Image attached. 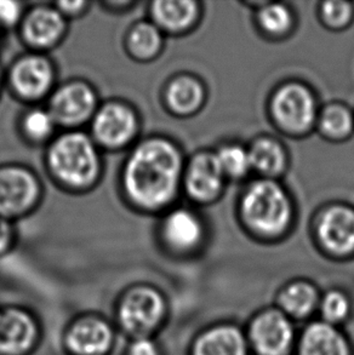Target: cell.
<instances>
[{
  "instance_id": "6da1fadb",
  "label": "cell",
  "mask_w": 354,
  "mask_h": 355,
  "mask_svg": "<svg viewBox=\"0 0 354 355\" xmlns=\"http://www.w3.org/2000/svg\"><path fill=\"white\" fill-rule=\"evenodd\" d=\"M180 173V158L173 146L152 141L140 147L130 160L125 183L130 196L147 207L173 197Z\"/></svg>"
},
{
  "instance_id": "7a4b0ae2",
  "label": "cell",
  "mask_w": 354,
  "mask_h": 355,
  "mask_svg": "<svg viewBox=\"0 0 354 355\" xmlns=\"http://www.w3.org/2000/svg\"><path fill=\"white\" fill-rule=\"evenodd\" d=\"M246 220L264 233L282 232L290 217L287 196L272 182L256 183L243 202Z\"/></svg>"
},
{
  "instance_id": "3957f363",
  "label": "cell",
  "mask_w": 354,
  "mask_h": 355,
  "mask_svg": "<svg viewBox=\"0 0 354 355\" xmlns=\"http://www.w3.org/2000/svg\"><path fill=\"white\" fill-rule=\"evenodd\" d=\"M51 164L60 178L73 184L90 182L96 173L95 150L83 135H68L51 152Z\"/></svg>"
},
{
  "instance_id": "277c9868",
  "label": "cell",
  "mask_w": 354,
  "mask_h": 355,
  "mask_svg": "<svg viewBox=\"0 0 354 355\" xmlns=\"http://www.w3.org/2000/svg\"><path fill=\"white\" fill-rule=\"evenodd\" d=\"M163 309V300L157 291L136 288L125 297L120 308V320L128 331L144 335L160 322Z\"/></svg>"
},
{
  "instance_id": "5b68a950",
  "label": "cell",
  "mask_w": 354,
  "mask_h": 355,
  "mask_svg": "<svg viewBox=\"0 0 354 355\" xmlns=\"http://www.w3.org/2000/svg\"><path fill=\"white\" fill-rule=\"evenodd\" d=\"M251 338L262 355L285 354L292 345V325L280 313H264L251 327Z\"/></svg>"
},
{
  "instance_id": "8992f818",
  "label": "cell",
  "mask_w": 354,
  "mask_h": 355,
  "mask_svg": "<svg viewBox=\"0 0 354 355\" xmlns=\"http://www.w3.org/2000/svg\"><path fill=\"white\" fill-rule=\"evenodd\" d=\"M274 112L283 125L294 130L306 129L314 118V102L302 87H287L274 100Z\"/></svg>"
},
{
  "instance_id": "52a82bcc",
  "label": "cell",
  "mask_w": 354,
  "mask_h": 355,
  "mask_svg": "<svg viewBox=\"0 0 354 355\" xmlns=\"http://www.w3.org/2000/svg\"><path fill=\"white\" fill-rule=\"evenodd\" d=\"M33 319L22 311L0 313V353L15 355L28 351L35 340Z\"/></svg>"
},
{
  "instance_id": "ba28073f",
  "label": "cell",
  "mask_w": 354,
  "mask_h": 355,
  "mask_svg": "<svg viewBox=\"0 0 354 355\" xmlns=\"http://www.w3.org/2000/svg\"><path fill=\"white\" fill-rule=\"evenodd\" d=\"M37 186L29 173L17 168L0 171V212L16 214L33 202Z\"/></svg>"
},
{
  "instance_id": "9c48e42d",
  "label": "cell",
  "mask_w": 354,
  "mask_h": 355,
  "mask_svg": "<svg viewBox=\"0 0 354 355\" xmlns=\"http://www.w3.org/2000/svg\"><path fill=\"white\" fill-rule=\"evenodd\" d=\"M112 340L110 327L99 319L78 322L67 336L68 346L77 355H102L108 351Z\"/></svg>"
},
{
  "instance_id": "30bf717a",
  "label": "cell",
  "mask_w": 354,
  "mask_h": 355,
  "mask_svg": "<svg viewBox=\"0 0 354 355\" xmlns=\"http://www.w3.org/2000/svg\"><path fill=\"white\" fill-rule=\"evenodd\" d=\"M319 236L328 249L345 254L354 249V212L345 207H335L326 214Z\"/></svg>"
},
{
  "instance_id": "8fae6325",
  "label": "cell",
  "mask_w": 354,
  "mask_h": 355,
  "mask_svg": "<svg viewBox=\"0 0 354 355\" xmlns=\"http://www.w3.org/2000/svg\"><path fill=\"white\" fill-rule=\"evenodd\" d=\"M94 106V95L84 85H72L62 89L53 97V114L63 123H77L90 113Z\"/></svg>"
},
{
  "instance_id": "7c38bea8",
  "label": "cell",
  "mask_w": 354,
  "mask_h": 355,
  "mask_svg": "<svg viewBox=\"0 0 354 355\" xmlns=\"http://www.w3.org/2000/svg\"><path fill=\"white\" fill-rule=\"evenodd\" d=\"M222 168L217 157L201 155L194 160L187 180V187L193 197L210 199L220 191Z\"/></svg>"
},
{
  "instance_id": "4fadbf2b",
  "label": "cell",
  "mask_w": 354,
  "mask_h": 355,
  "mask_svg": "<svg viewBox=\"0 0 354 355\" xmlns=\"http://www.w3.org/2000/svg\"><path fill=\"white\" fill-rule=\"evenodd\" d=\"M135 120L129 110L121 106H108L95 120L97 137L107 144H124L134 131Z\"/></svg>"
},
{
  "instance_id": "5bb4252c",
  "label": "cell",
  "mask_w": 354,
  "mask_h": 355,
  "mask_svg": "<svg viewBox=\"0 0 354 355\" xmlns=\"http://www.w3.org/2000/svg\"><path fill=\"white\" fill-rule=\"evenodd\" d=\"M301 352L302 355H348V347L334 327L316 322L303 334Z\"/></svg>"
},
{
  "instance_id": "9a60e30c",
  "label": "cell",
  "mask_w": 354,
  "mask_h": 355,
  "mask_svg": "<svg viewBox=\"0 0 354 355\" xmlns=\"http://www.w3.org/2000/svg\"><path fill=\"white\" fill-rule=\"evenodd\" d=\"M51 79L48 63L39 58L24 60L16 66L12 74L15 87L22 95L35 97L42 95Z\"/></svg>"
},
{
  "instance_id": "2e32d148",
  "label": "cell",
  "mask_w": 354,
  "mask_h": 355,
  "mask_svg": "<svg viewBox=\"0 0 354 355\" xmlns=\"http://www.w3.org/2000/svg\"><path fill=\"white\" fill-rule=\"evenodd\" d=\"M196 355H246V346L237 329L217 327L199 338Z\"/></svg>"
},
{
  "instance_id": "e0dca14e",
  "label": "cell",
  "mask_w": 354,
  "mask_h": 355,
  "mask_svg": "<svg viewBox=\"0 0 354 355\" xmlns=\"http://www.w3.org/2000/svg\"><path fill=\"white\" fill-rule=\"evenodd\" d=\"M62 31V21L55 11L40 9L31 15L24 26V34L37 45H48L58 38Z\"/></svg>"
},
{
  "instance_id": "ac0fdd59",
  "label": "cell",
  "mask_w": 354,
  "mask_h": 355,
  "mask_svg": "<svg viewBox=\"0 0 354 355\" xmlns=\"http://www.w3.org/2000/svg\"><path fill=\"white\" fill-rule=\"evenodd\" d=\"M167 238L171 244L188 249L201 238V226L194 216L185 211H177L170 216L165 226Z\"/></svg>"
},
{
  "instance_id": "d6986e66",
  "label": "cell",
  "mask_w": 354,
  "mask_h": 355,
  "mask_svg": "<svg viewBox=\"0 0 354 355\" xmlns=\"http://www.w3.org/2000/svg\"><path fill=\"white\" fill-rule=\"evenodd\" d=\"M196 5L187 0H162L154 3V15L160 24L171 29H181L191 24Z\"/></svg>"
},
{
  "instance_id": "ffe728a7",
  "label": "cell",
  "mask_w": 354,
  "mask_h": 355,
  "mask_svg": "<svg viewBox=\"0 0 354 355\" xmlns=\"http://www.w3.org/2000/svg\"><path fill=\"white\" fill-rule=\"evenodd\" d=\"M203 98V92L198 83L189 78H181L173 83L169 90V101L174 110L187 113L196 110Z\"/></svg>"
},
{
  "instance_id": "44dd1931",
  "label": "cell",
  "mask_w": 354,
  "mask_h": 355,
  "mask_svg": "<svg viewBox=\"0 0 354 355\" xmlns=\"http://www.w3.org/2000/svg\"><path fill=\"white\" fill-rule=\"evenodd\" d=\"M316 291L307 284H294L283 293V307L295 317H303L311 312L316 304Z\"/></svg>"
},
{
  "instance_id": "7402d4cb",
  "label": "cell",
  "mask_w": 354,
  "mask_h": 355,
  "mask_svg": "<svg viewBox=\"0 0 354 355\" xmlns=\"http://www.w3.org/2000/svg\"><path fill=\"white\" fill-rule=\"evenodd\" d=\"M250 155V163L264 173H278L283 166L282 149L272 141H261L255 146Z\"/></svg>"
},
{
  "instance_id": "603a6c76",
  "label": "cell",
  "mask_w": 354,
  "mask_h": 355,
  "mask_svg": "<svg viewBox=\"0 0 354 355\" xmlns=\"http://www.w3.org/2000/svg\"><path fill=\"white\" fill-rule=\"evenodd\" d=\"M217 160L224 173L232 176H243L250 165V155L239 147H227L217 155Z\"/></svg>"
},
{
  "instance_id": "cb8c5ba5",
  "label": "cell",
  "mask_w": 354,
  "mask_h": 355,
  "mask_svg": "<svg viewBox=\"0 0 354 355\" xmlns=\"http://www.w3.org/2000/svg\"><path fill=\"white\" fill-rule=\"evenodd\" d=\"M159 42L160 39H159L157 29L149 24H141L139 27H136L130 39V43L135 53L144 58L151 56L152 53H155V50L159 46Z\"/></svg>"
},
{
  "instance_id": "d4e9b609",
  "label": "cell",
  "mask_w": 354,
  "mask_h": 355,
  "mask_svg": "<svg viewBox=\"0 0 354 355\" xmlns=\"http://www.w3.org/2000/svg\"><path fill=\"white\" fill-rule=\"evenodd\" d=\"M323 128L331 136H345L352 129L350 113L341 107H332L323 116Z\"/></svg>"
},
{
  "instance_id": "484cf974",
  "label": "cell",
  "mask_w": 354,
  "mask_h": 355,
  "mask_svg": "<svg viewBox=\"0 0 354 355\" xmlns=\"http://www.w3.org/2000/svg\"><path fill=\"white\" fill-rule=\"evenodd\" d=\"M260 21L267 31L278 33L285 31L290 24V15L282 5H271L262 10Z\"/></svg>"
},
{
  "instance_id": "4316f807",
  "label": "cell",
  "mask_w": 354,
  "mask_h": 355,
  "mask_svg": "<svg viewBox=\"0 0 354 355\" xmlns=\"http://www.w3.org/2000/svg\"><path fill=\"white\" fill-rule=\"evenodd\" d=\"M321 313L329 322H340L348 313V301L342 293H330L321 303Z\"/></svg>"
},
{
  "instance_id": "83f0119b",
  "label": "cell",
  "mask_w": 354,
  "mask_h": 355,
  "mask_svg": "<svg viewBox=\"0 0 354 355\" xmlns=\"http://www.w3.org/2000/svg\"><path fill=\"white\" fill-rule=\"evenodd\" d=\"M26 128L28 130L29 134L42 137L44 135L49 134V131L53 128V119L51 116L45 112H33L26 120Z\"/></svg>"
},
{
  "instance_id": "f1b7e54d",
  "label": "cell",
  "mask_w": 354,
  "mask_h": 355,
  "mask_svg": "<svg viewBox=\"0 0 354 355\" xmlns=\"http://www.w3.org/2000/svg\"><path fill=\"white\" fill-rule=\"evenodd\" d=\"M324 14L330 24L341 26L350 19V5L344 1H328L324 4Z\"/></svg>"
},
{
  "instance_id": "f546056e",
  "label": "cell",
  "mask_w": 354,
  "mask_h": 355,
  "mask_svg": "<svg viewBox=\"0 0 354 355\" xmlns=\"http://www.w3.org/2000/svg\"><path fill=\"white\" fill-rule=\"evenodd\" d=\"M19 12V6L15 1L0 0V19L6 24L14 22L17 19Z\"/></svg>"
},
{
  "instance_id": "4dcf8cb0",
  "label": "cell",
  "mask_w": 354,
  "mask_h": 355,
  "mask_svg": "<svg viewBox=\"0 0 354 355\" xmlns=\"http://www.w3.org/2000/svg\"><path fill=\"white\" fill-rule=\"evenodd\" d=\"M130 355H158V351L153 342L144 338L135 342L130 349Z\"/></svg>"
},
{
  "instance_id": "1f68e13d",
  "label": "cell",
  "mask_w": 354,
  "mask_h": 355,
  "mask_svg": "<svg viewBox=\"0 0 354 355\" xmlns=\"http://www.w3.org/2000/svg\"><path fill=\"white\" fill-rule=\"evenodd\" d=\"M9 239V230L5 222L0 221V251L4 249Z\"/></svg>"
},
{
  "instance_id": "d6a6232c",
  "label": "cell",
  "mask_w": 354,
  "mask_h": 355,
  "mask_svg": "<svg viewBox=\"0 0 354 355\" xmlns=\"http://www.w3.org/2000/svg\"><path fill=\"white\" fill-rule=\"evenodd\" d=\"M82 1H72V3L66 1V3H61V6H63L66 10H69V11H73V10L77 9V8L82 6Z\"/></svg>"
}]
</instances>
